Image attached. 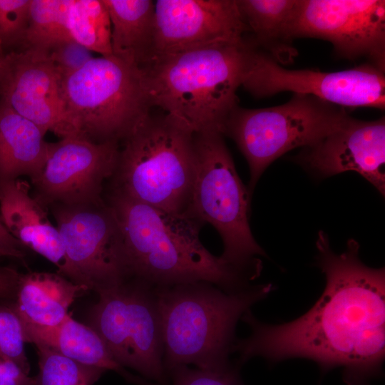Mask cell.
<instances>
[{"label":"cell","instance_id":"cell-1","mask_svg":"<svg viewBox=\"0 0 385 385\" xmlns=\"http://www.w3.org/2000/svg\"><path fill=\"white\" fill-rule=\"evenodd\" d=\"M317 264L325 274L324 292L304 314L288 323L270 325L250 310L241 319L250 335L236 340L232 353L242 363L254 356L271 361L292 358L314 361L322 371L344 368L347 385H369L385 355V271L359 259V244L347 242L336 254L327 235L318 232Z\"/></svg>","mask_w":385,"mask_h":385},{"label":"cell","instance_id":"cell-2","mask_svg":"<svg viewBox=\"0 0 385 385\" xmlns=\"http://www.w3.org/2000/svg\"><path fill=\"white\" fill-rule=\"evenodd\" d=\"M123 237L131 278L154 287L206 282L229 293L245 289L257 277L210 253L200 239L204 225L108 190Z\"/></svg>","mask_w":385,"mask_h":385},{"label":"cell","instance_id":"cell-3","mask_svg":"<svg viewBox=\"0 0 385 385\" xmlns=\"http://www.w3.org/2000/svg\"><path fill=\"white\" fill-rule=\"evenodd\" d=\"M247 43L155 56L140 68L151 108L192 134H222L238 105ZM223 135V134H222Z\"/></svg>","mask_w":385,"mask_h":385},{"label":"cell","instance_id":"cell-4","mask_svg":"<svg viewBox=\"0 0 385 385\" xmlns=\"http://www.w3.org/2000/svg\"><path fill=\"white\" fill-rule=\"evenodd\" d=\"M273 288L252 285L229 293L206 282L155 287L166 374L180 366L217 369L230 364L238 320Z\"/></svg>","mask_w":385,"mask_h":385},{"label":"cell","instance_id":"cell-5","mask_svg":"<svg viewBox=\"0 0 385 385\" xmlns=\"http://www.w3.org/2000/svg\"><path fill=\"white\" fill-rule=\"evenodd\" d=\"M195 171L193 134L165 113L150 111L119 143L108 190L191 217Z\"/></svg>","mask_w":385,"mask_h":385},{"label":"cell","instance_id":"cell-6","mask_svg":"<svg viewBox=\"0 0 385 385\" xmlns=\"http://www.w3.org/2000/svg\"><path fill=\"white\" fill-rule=\"evenodd\" d=\"M58 77L65 137L120 143L152 110L140 69L113 55Z\"/></svg>","mask_w":385,"mask_h":385},{"label":"cell","instance_id":"cell-7","mask_svg":"<svg viewBox=\"0 0 385 385\" xmlns=\"http://www.w3.org/2000/svg\"><path fill=\"white\" fill-rule=\"evenodd\" d=\"M195 171L190 215L209 223L219 233L225 262L256 276L266 257L249 224L250 196L239 177L224 135L218 132L193 134Z\"/></svg>","mask_w":385,"mask_h":385},{"label":"cell","instance_id":"cell-8","mask_svg":"<svg viewBox=\"0 0 385 385\" xmlns=\"http://www.w3.org/2000/svg\"><path fill=\"white\" fill-rule=\"evenodd\" d=\"M349 116L345 108L294 93L285 103L250 109L236 106L223 128L245 158L251 194L266 168L284 153L314 145Z\"/></svg>","mask_w":385,"mask_h":385},{"label":"cell","instance_id":"cell-9","mask_svg":"<svg viewBox=\"0 0 385 385\" xmlns=\"http://www.w3.org/2000/svg\"><path fill=\"white\" fill-rule=\"evenodd\" d=\"M97 293L91 327L115 360L149 380L165 384L167 374L155 287L132 277Z\"/></svg>","mask_w":385,"mask_h":385},{"label":"cell","instance_id":"cell-10","mask_svg":"<svg viewBox=\"0 0 385 385\" xmlns=\"http://www.w3.org/2000/svg\"><path fill=\"white\" fill-rule=\"evenodd\" d=\"M48 209L65 255L58 274L96 292L131 278L120 225L105 199Z\"/></svg>","mask_w":385,"mask_h":385},{"label":"cell","instance_id":"cell-11","mask_svg":"<svg viewBox=\"0 0 385 385\" xmlns=\"http://www.w3.org/2000/svg\"><path fill=\"white\" fill-rule=\"evenodd\" d=\"M241 86L257 98L283 91L312 95L345 107L385 108L384 71L366 63L353 68L323 72L284 68L246 39Z\"/></svg>","mask_w":385,"mask_h":385},{"label":"cell","instance_id":"cell-12","mask_svg":"<svg viewBox=\"0 0 385 385\" xmlns=\"http://www.w3.org/2000/svg\"><path fill=\"white\" fill-rule=\"evenodd\" d=\"M293 35L327 41L341 58L385 71L384 0H302Z\"/></svg>","mask_w":385,"mask_h":385},{"label":"cell","instance_id":"cell-13","mask_svg":"<svg viewBox=\"0 0 385 385\" xmlns=\"http://www.w3.org/2000/svg\"><path fill=\"white\" fill-rule=\"evenodd\" d=\"M119 143H97L77 136L50 143L45 166L33 180L34 197L46 209L103 200L104 185L113 176Z\"/></svg>","mask_w":385,"mask_h":385},{"label":"cell","instance_id":"cell-14","mask_svg":"<svg viewBox=\"0 0 385 385\" xmlns=\"http://www.w3.org/2000/svg\"><path fill=\"white\" fill-rule=\"evenodd\" d=\"M247 31L236 0L155 3L154 56L238 43Z\"/></svg>","mask_w":385,"mask_h":385},{"label":"cell","instance_id":"cell-15","mask_svg":"<svg viewBox=\"0 0 385 385\" xmlns=\"http://www.w3.org/2000/svg\"><path fill=\"white\" fill-rule=\"evenodd\" d=\"M292 160L318 178L354 171L385 193V118L366 121L349 116L334 131Z\"/></svg>","mask_w":385,"mask_h":385},{"label":"cell","instance_id":"cell-16","mask_svg":"<svg viewBox=\"0 0 385 385\" xmlns=\"http://www.w3.org/2000/svg\"><path fill=\"white\" fill-rule=\"evenodd\" d=\"M0 101L46 134L66 135L59 77L46 54L6 53L0 64Z\"/></svg>","mask_w":385,"mask_h":385},{"label":"cell","instance_id":"cell-17","mask_svg":"<svg viewBox=\"0 0 385 385\" xmlns=\"http://www.w3.org/2000/svg\"><path fill=\"white\" fill-rule=\"evenodd\" d=\"M47 209L20 179L0 182V218L8 232L24 247L45 257L59 271L65 255L58 231Z\"/></svg>","mask_w":385,"mask_h":385},{"label":"cell","instance_id":"cell-18","mask_svg":"<svg viewBox=\"0 0 385 385\" xmlns=\"http://www.w3.org/2000/svg\"><path fill=\"white\" fill-rule=\"evenodd\" d=\"M21 322L26 342L46 346L83 364L114 371L130 382L152 385L128 372L115 360L99 334L91 327L73 319L70 314L55 326Z\"/></svg>","mask_w":385,"mask_h":385},{"label":"cell","instance_id":"cell-19","mask_svg":"<svg viewBox=\"0 0 385 385\" xmlns=\"http://www.w3.org/2000/svg\"><path fill=\"white\" fill-rule=\"evenodd\" d=\"M45 133L0 101V182L41 173L49 152Z\"/></svg>","mask_w":385,"mask_h":385},{"label":"cell","instance_id":"cell-20","mask_svg":"<svg viewBox=\"0 0 385 385\" xmlns=\"http://www.w3.org/2000/svg\"><path fill=\"white\" fill-rule=\"evenodd\" d=\"M302 0H236L250 40L280 65L297 55L293 46L294 29Z\"/></svg>","mask_w":385,"mask_h":385},{"label":"cell","instance_id":"cell-21","mask_svg":"<svg viewBox=\"0 0 385 385\" xmlns=\"http://www.w3.org/2000/svg\"><path fill=\"white\" fill-rule=\"evenodd\" d=\"M88 290L58 273L29 272L21 276L13 307L21 321L55 326L68 314L78 294Z\"/></svg>","mask_w":385,"mask_h":385},{"label":"cell","instance_id":"cell-22","mask_svg":"<svg viewBox=\"0 0 385 385\" xmlns=\"http://www.w3.org/2000/svg\"><path fill=\"white\" fill-rule=\"evenodd\" d=\"M111 26L112 55L138 68L154 56L155 3L151 0H104Z\"/></svg>","mask_w":385,"mask_h":385},{"label":"cell","instance_id":"cell-23","mask_svg":"<svg viewBox=\"0 0 385 385\" xmlns=\"http://www.w3.org/2000/svg\"><path fill=\"white\" fill-rule=\"evenodd\" d=\"M66 26L69 36L91 52L112 55L111 26L104 0H70Z\"/></svg>","mask_w":385,"mask_h":385},{"label":"cell","instance_id":"cell-24","mask_svg":"<svg viewBox=\"0 0 385 385\" xmlns=\"http://www.w3.org/2000/svg\"><path fill=\"white\" fill-rule=\"evenodd\" d=\"M70 0H31L29 20L24 43L19 51L46 54L61 39L70 36L66 26Z\"/></svg>","mask_w":385,"mask_h":385},{"label":"cell","instance_id":"cell-25","mask_svg":"<svg viewBox=\"0 0 385 385\" xmlns=\"http://www.w3.org/2000/svg\"><path fill=\"white\" fill-rule=\"evenodd\" d=\"M38 374L34 385H93L106 370L79 363L43 346H36Z\"/></svg>","mask_w":385,"mask_h":385},{"label":"cell","instance_id":"cell-26","mask_svg":"<svg viewBox=\"0 0 385 385\" xmlns=\"http://www.w3.org/2000/svg\"><path fill=\"white\" fill-rule=\"evenodd\" d=\"M25 342L22 322L14 307L0 304V356L12 361L29 374Z\"/></svg>","mask_w":385,"mask_h":385},{"label":"cell","instance_id":"cell-27","mask_svg":"<svg viewBox=\"0 0 385 385\" xmlns=\"http://www.w3.org/2000/svg\"><path fill=\"white\" fill-rule=\"evenodd\" d=\"M30 4L31 0H0V43L4 51L21 48L29 25Z\"/></svg>","mask_w":385,"mask_h":385},{"label":"cell","instance_id":"cell-28","mask_svg":"<svg viewBox=\"0 0 385 385\" xmlns=\"http://www.w3.org/2000/svg\"><path fill=\"white\" fill-rule=\"evenodd\" d=\"M172 385H243L232 364L217 369H191L180 366L167 373Z\"/></svg>","mask_w":385,"mask_h":385},{"label":"cell","instance_id":"cell-29","mask_svg":"<svg viewBox=\"0 0 385 385\" xmlns=\"http://www.w3.org/2000/svg\"><path fill=\"white\" fill-rule=\"evenodd\" d=\"M58 76L71 74L93 58L91 51L71 36L54 43L46 53Z\"/></svg>","mask_w":385,"mask_h":385},{"label":"cell","instance_id":"cell-30","mask_svg":"<svg viewBox=\"0 0 385 385\" xmlns=\"http://www.w3.org/2000/svg\"><path fill=\"white\" fill-rule=\"evenodd\" d=\"M0 385H34V377L12 361L0 356Z\"/></svg>","mask_w":385,"mask_h":385},{"label":"cell","instance_id":"cell-31","mask_svg":"<svg viewBox=\"0 0 385 385\" xmlns=\"http://www.w3.org/2000/svg\"><path fill=\"white\" fill-rule=\"evenodd\" d=\"M21 276L14 268L0 266V300L16 296Z\"/></svg>","mask_w":385,"mask_h":385},{"label":"cell","instance_id":"cell-32","mask_svg":"<svg viewBox=\"0 0 385 385\" xmlns=\"http://www.w3.org/2000/svg\"><path fill=\"white\" fill-rule=\"evenodd\" d=\"M23 247H24L8 232L0 218V249L13 252L24 257Z\"/></svg>","mask_w":385,"mask_h":385},{"label":"cell","instance_id":"cell-33","mask_svg":"<svg viewBox=\"0 0 385 385\" xmlns=\"http://www.w3.org/2000/svg\"><path fill=\"white\" fill-rule=\"evenodd\" d=\"M17 257V258L23 257L22 256L15 252L0 249V257Z\"/></svg>","mask_w":385,"mask_h":385},{"label":"cell","instance_id":"cell-34","mask_svg":"<svg viewBox=\"0 0 385 385\" xmlns=\"http://www.w3.org/2000/svg\"><path fill=\"white\" fill-rule=\"evenodd\" d=\"M6 55V52L0 43V64Z\"/></svg>","mask_w":385,"mask_h":385}]
</instances>
